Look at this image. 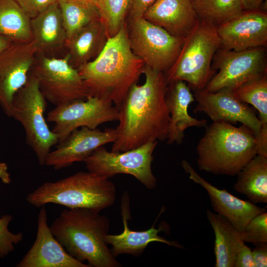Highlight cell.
I'll return each mask as SVG.
<instances>
[{
    "label": "cell",
    "instance_id": "obj_1",
    "mask_svg": "<svg viewBox=\"0 0 267 267\" xmlns=\"http://www.w3.org/2000/svg\"><path fill=\"white\" fill-rule=\"evenodd\" d=\"M143 84H134L118 106L119 123L111 151L124 152L167 138L170 114L164 73L145 66Z\"/></svg>",
    "mask_w": 267,
    "mask_h": 267
},
{
    "label": "cell",
    "instance_id": "obj_2",
    "mask_svg": "<svg viewBox=\"0 0 267 267\" xmlns=\"http://www.w3.org/2000/svg\"><path fill=\"white\" fill-rule=\"evenodd\" d=\"M145 67L131 49L125 23L116 35L108 39L96 58L77 69L88 97L108 100L118 106L137 83Z\"/></svg>",
    "mask_w": 267,
    "mask_h": 267
},
{
    "label": "cell",
    "instance_id": "obj_3",
    "mask_svg": "<svg viewBox=\"0 0 267 267\" xmlns=\"http://www.w3.org/2000/svg\"><path fill=\"white\" fill-rule=\"evenodd\" d=\"M99 213L86 208H68L49 227L66 252L78 261H86L90 267H121L105 240L110 221Z\"/></svg>",
    "mask_w": 267,
    "mask_h": 267
},
{
    "label": "cell",
    "instance_id": "obj_4",
    "mask_svg": "<svg viewBox=\"0 0 267 267\" xmlns=\"http://www.w3.org/2000/svg\"><path fill=\"white\" fill-rule=\"evenodd\" d=\"M200 171L214 175L236 176L257 155L256 137L247 126L225 122L207 126L196 147Z\"/></svg>",
    "mask_w": 267,
    "mask_h": 267
},
{
    "label": "cell",
    "instance_id": "obj_5",
    "mask_svg": "<svg viewBox=\"0 0 267 267\" xmlns=\"http://www.w3.org/2000/svg\"><path fill=\"white\" fill-rule=\"evenodd\" d=\"M115 199L114 184L109 178L89 171L44 182L26 197L27 201L36 207L54 203L98 212L113 205Z\"/></svg>",
    "mask_w": 267,
    "mask_h": 267
},
{
    "label": "cell",
    "instance_id": "obj_6",
    "mask_svg": "<svg viewBox=\"0 0 267 267\" xmlns=\"http://www.w3.org/2000/svg\"><path fill=\"white\" fill-rule=\"evenodd\" d=\"M221 46L217 28L198 19L185 37L180 52L164 73L168 84L180 80L192 90H203L213 77L211 63Z\"/></svg>",
    "mask_w": 267,
    "mask_h": 267
},
{
    "label": "cell",
    "instance_id": "obj_7",
    "mask_svg": "<svg viewBox=\"0 0 267 267\" xmlns=\"http://www.w3.org/2000/svg\"><path fill=\"white\" fill-rule=\"evenodd\" d=\"M46 105L38 80L30 71L26 84L14 96L10 117L23 126L27 142L41 165H44L51 147L59 142L57 135L49 129L44 119Z\"/></svg>",
    "mask_w": 267,
    "mask_h": 267
},
{
    "label": "cell",
    "instance_id": "obj_8",
    "mask_svg": "<svg viewBox=\"0 0 267 267\" xmlns=\"http://www.w3.org/2000/svg\"><path fill=\"white\" fill-rule=\"evenodd\" d=\"M126 23L133 53L146 66L166 72L178 57L185 38L174 36L143 17L127 18Z\"/></svg>",
    "mask_w": 267,
    "mask_h": 267
},
{
    "label": "cell",
    "instance_id": "obj_9",
    "mask_svg": "<svg viewBox=\"0 0 267 267\" xmlns=\"http://www.w3.org/2000/svg\"><path fill=\"white\" fill-rule=\"evenodd\" d=\"M70 60L68 53L58 58L38 52L31 69L45 99L56 106L88 97L78 70Z\"/></svg>",
    "mask_w": 267,
    "mask_h": 267
},
{
    "label": "cell",
    "instance_id": "obj_10",
    "mask_svg": "<svg viewBox=\"0 0 267 267\" xmlns=\"http://www.w3.org/2000/svg\"><path fill=\"white\" fill-rule=\"evenodd\" d=\"M157 141L124 152L108 151L101 146L85 160L89 172L107 178L119 174L131 175L148 189L156 186L151 169L153 153Z\"/></svg>",
    "mask_w": 267,
    "mask_h": 267
},
{
    "label": "cell",
    "instance_id": "obj_11",
    "mask_svg": "<svg viewBox=\"0 0 267 267\" xmlns=\"http://www.w3.org/2000/svg\"><path fill=\"white\" fill-rule=\"evenodd\" d=\"M212 70H219L204 90L214 92L223 89L234 90L243 84L267 74L265 47L241 51L218 49Z\"/></svg>",
    "mask_w": 267,
    "mask_h": 267
},
{
    "label": "cell",
    "instance_id": "obj_12",
    "mask_svg": "<svg viewBox=\"0 0 267 267\" xmlns=\"http://www.w3.org/2000/svg\"><path fill=\"white\" fill-rule=\"evenodd\" d=\"M109 100L89 96L56 106L47 114V120L54 123L52 131L59 142L73 131L82 127L95 129L101 124L118 120V110Z\"/></svg>",
    "mask_w": 267,
    "mask_h": 267
},
{
    "label": "cell",
    "instance_id": "obj_13",
    "mask_svg": "<svg viewBox=\"0 0 267 267\" xmlns=\"http://www.w3.org/2000/svg\"><path fill=\"white\" fill-rule=\"evenodd\" d=\"M37 53L32 41L13 43L0 53V106L9 117L14 96L26 84Z\"/></svg>",
    "mask_w": 267,
    "mask_h": 267
},
{
    "label": "cell",
    "instance_id": "obj_14",
    "mask_svg": "<svg viewBox=\"0 0 267 267\" xmlns=\"http://www.w3.org/2000/svg\"><path fill=\"white\" fill-rule=\"evenodd\" d=\"M197 105L194 113L203 112L213 122L231 124L240 123L249 128L257 137L262 125L248 104L241 101L232 90L223 89L214 92L193 90Z\"/></svg>",
    "mask_w": 267,
    "mask_h": 267
},
{
    "label": "cell",
    "instance_id": "obj_15",
    "mask_svg": "<svg viewBox=\"0 0 267 267\" xmlns=\"http://www.w3.org/2000/svg\"><path fill=\"white\" fill-rule=\"evenodd\" d=\"M216 28L220 49L237 51L267 45V13L260 8L243 10Z\"/></svg>",
    "mask_w": 267,
    "mask_h": 267
},
{
    "label": "cell",
    "instance_id": "obj_16",
    "mask_svg": "<svg viewBox=\"0 0 267 267\" xmlns=\"http://www.w3.org/2000/svg\"><path fill=\"white\" fill-rule=\"evenodd\" d=\"M116 129L107 128L103 131L82 127L73 131L58 142L56 149L49 153L44 165L59 170L77 162H84L96 149L113 142L117 138Z\"/></svg>",
    "mask_w": 267,
    "mask_h": 267
},
{
    "label": "cell",
    "instance_id": "obj_17",
    "mask_svg": "<svg viewBox=\"0 0 267 267\" xmlns=\"http://www.w3.org/2000/svg\"><path fill=\"white\" fill-rule=\"evenodd\" d=\"M38 216L36 240L17 267H90L69 255L52 234L47 214L42 207Z\"/></svg>",
    "mask_w": 267,
    "mask_h": 267
},
{
    "label": "cell",
    "instance_id": "obj_18",
    "mask_svg": "<svg viewBox=\"0 0 267 267\" xmlns=\"http://www.w3.org/2000/svg\"><path fill=\"white\" fill-rule=\"evenodd\" d=\"M181 166L189 175V178L207 192L213 210L226 218L239 232H241L254 217L266 211L249 200L241 199L225 189L214 186L201 177L187 161L183 160Z\"/></svg>",
    "mask_w": 267,
    "mask_h": 267
},
{
    "label": "cell",
    "instance_id": "obj_19",
    "mask_svg": "<svg viewBox=\"0 0 267 267\" xmlns=\"http://www.w3.org/2000/svg\"><path fill=\"white\" fill-rule=\"evenodd\" d=\"M165 98L170 117L167 138L168 144H181L184 137V131L189 128L207 127L206 120L194 118L188 112L189 106L195 99L185 82L178 80L168 84Z\"/></svg>",
    "mask_w": 267,
    "mask_h": 267
},
{
    "label": "cell",
    "instance_id": "obj_20",
    "mask_svg": "<svg viewBox=\"0 0 267 267\" xmlns=\"http://www.w3.org/2000/svg\"><path fill=\"white\" fill-rule=\"evenodd\" d=\"M121 214L124 230L119 234H107L106 242L111 245L110 249L112 255L116 258L122 254H129L135 257L140 256L148 245L152 242L164 243L168 245L181 248L182 247L177 242L167 240L158 235L160 231L166 229V225L162 223L159 228L153 225L146 230H131L129 227L128 220L130 219V202L127 193H124L121 201Z\"/></svg>",
    "mask_w": 267,
    "mask_h": 267
},
{
    "label": "cell",
    "instance_id": "obj_21",
    "mask_svg": "<svg viewBox=\"0 0 267 267\" xmlns=\"http://www.w3.org/2000/svg\"><path fill=\"white\" fill-rule=\"evenodd\" d=\"M143 17L170 34L183 38L199 19L193 0H156Z\"/></svg>",
    "mask_w": 267,
    "mask_h": 267
},
{
    "label": "cell",
    "instance_id": "obj_22",
    "mask_svg": "<svg viewBox=\"0 0 267 267\" xmlns=\"http://www.w3.org/2000/svg\"><path fill=\"white\" fill-rule=\"evenodd\" d=\"M31 26L38 52L45 54L65 46L67 36L58 2L31 19Z\"/></svg>",
    "mask_w": 267,
    "mask_h": 267
},
{
    "label": "cell",
    "instance_id": "obj_23",
    "mask_svg": "<svg viewBox=\"0 0 267 267\" xmlns=\"http://www.w3.org/2000/svg\"><path fill=\"white\" fill-rule=\"evenodd\" d=\"M108 39L100 18L90 22L66 41L65 46L69 51L71 65L78 69L96 58L103 49Z\"/></svg>",
    "mask_w": 267,
    "mask_h": 267
},
{
    "label": "cell",
    "instance_id": "obj_24",
    "mask_svg": "<svg viewBox=\"0 0 267 267\" xmlns=\"http://www.w3.org/2000/svg\"><path fill=\"white\" fill-rule=\"evenodd\" d=\"M207 219L215 234L216 267H234L237 253L245 243L239 232L225 217L206 211Z\"/></svg>",
    "mask_w": 267,
    "mask_h": 267
},
{
    "label": "cell",
    "instance_id": "obj_25",
    "mask_svg": "<svg viewBox=\"0 0 267 267\" xmlns=\"http://www.w3.org/2000/svg\"><path fill=\"white\" fill-rule=\"evenodd\" d=\"M237 176L236 192L253 203H267V157L257 155Z\"/></svg>",
    "mask_w": 267,
    "mask_h": 267
},
{
    "label": "cell",
    "instance_id": "obj_26",
    "mask_svg": "<svg viewBox=\"0 0 267 267\" xmlns=\"http://www.w3.org/2000/svg\"><path fill=\"white\" fill-rule=\"evenodd\" d=\"M0 36L14 43L32 41L31 19L15 0H0Z\"/></svg>",
    "mask_w": 267,
    "mask_h": 267
},
{
    "label": "cell",
    "instance_id": "obj_27",
    "mask_svg": "<svg viewBox=\"0 0 267 267\" xmlns=\"http://www.w3.org/2000/svg\"><path fill=\"white\" fill-rule=\"evenodd\" d=\"M58 2L67 40L73 38L92 21L100 18L98 9L94 4L76 0H59Z\"/></svg>",
    "mask_w": 267,
    "mask_h": 267
},
{
    "label": "cell",
    "instance_id": "obj_28",
    "mask_svg": "<svg viewBox=\"0 0 267 267\" xmlns=\"http://www.w3.org/2000/svg\"><path fill=\"white\" fill-rule=\"evenodd\" d=\"M198 18L216 27L244 10L240 0H193Z\"/></svg>",
    "mask_w": 267,
    "mask_h": 267
},
{
    "label": "cell",
    "instance_id": "obj_29",
    "mask_svg": "<svg viewBox=\"0 0 267 267\" xmlns=\"http://www.w3.org/2000/svg\"><path fill=\"white\" fill-rule=\"evenodd\" d=\"M241 101L253 106L262 126L267 125V75L249 81L232 91Z\"/></svg>",
    "mask_w": 267,
    "mask_h": 267
},
{
    "label": "cell",
    "instance_id": "obj_30",
    "mask_svg": "<svg viewBox=\"0 0 267 267\" xmlns=\"http://www.w3.org/2000/svg\"><path fill=\"white\" fill-rule=\"evenodd\" d=\"M131 0H98L96 7L108 38L116 35L126 23Z\"/></svg>",
    "mask_w": 267,
    "mask_h": 267
},
{
    "label": "cell",
    "instance_id": "obj_31",
    "mask_svg": "<svg viewBox=\"0 0 267 267\" xmlns=\"http://www.w3.org/2000/svg\"><path fill=\"white\" fill-rule=\"evenodd\" d=\"M240 234L245 243H251L254 245L267 243V211L254 217Z\"/></svg>",
    "mask_w": 267,
    "mask_h": 267
},
{
    "label": "cell",
    "instance_id": "obj_32",
    "mask_svg": "<svg viewBox=\"0 0 267 267\" xmlns=\"http://www.w3.org/2000/svg\"><path fill=\"white\" fill-rule=\"evenodd\" d=\"M12 217L5 214L0 217V258L7 256L14 250V247L23 240L22 232L14 233L10 232L8 226L12 220Z\"/></svg>",
    "mask_w": 267,
    "mask_h": 267
},
{
    "label": "cell",
    "instance_id": "obj_33",
    "mask_svg": "<svg viewBox=\"0 0 267 267\" xmlns=\"http://www.w3.org/2000/svg\"><path fill=\"white\" fill-rule=\"evenodd\" d=\"M28 16L32 19L58 0H15Z\"/></svg>",
    "mask_w": 267,
    "mask_h": 267
},
{
    "label": "cell",
    "instance_id": "obj_34",
    "mask_svg": "<svg viewBox=\"0 0 267 267\" xmlns=\"http://www.w3.org/2000/svg\"><path fill=\"white\" fill-rule=\"evenodd\" d=\"M234 267H256L252 250L245 243L237 253Z\"/></svg>",
    "mask_w": 267,
    "mask_h": 267
},
{
    "label": "cell",
    "instance_id": "obj_35",
    "mask_svg": "<svg viewBox=\"0 0 267 267\" xmlns=\"http://www.w3.org/2000/svg\"><path fill=\"white\" fill-rule=\"evenodd\" d=\"M156 0H131V5L127 18L143 17L145 12Z\"/></svg>",
    "mask_w": 267,
    "mask_h": 267
},
{
    "label": "cell",
    "instance_id": "obj_36",
    "mask_svg": "<svg viewBox=\"0 0 267 267\" xmlns=\"http://www.w3.org/2000/svg\"><path fill=\"white\" fill-rule=\"evenodd\" d=\"M252 250L253 257L256 267L267 266V243L255 245Z\"/></svg>",
    "mask_w": 267,
    "mask_h": 267
},
{
    "label": "cell",
    "instance_id": "obj_37",
    "mask_svg": "<svg viewBox=\"0 0 267 267\" xmlns=\"http://www.w3.org/2000/svg\"><path fill=\"white\" fill-rule=\"evenodd\" d=\"M256 149L257 155L267 157V125L262 126L256 137Z\"/></svg>",
    "mask_w": 267,
    "mask_h": 267
},
{
    "label": "cell",
    "instance_id": "obj_38",
    "mask_svg": "<svg viewBox=\"0 0 267 267\" xmlns=\"http://www.w3.org/2000/svg\"><path fill=\"white\" fill-rule=\"evenodd\" d=\"M244 10L260 9L265 0H240Z\"/></svg>",
    "mask_w": 267,
    "mask_h": 267
},
{
    "label": "cell",
    "instance_id": "obj_39",
    "mask_svg": "<svg viewBox=\"0 0 267 267\" xmlns=\"http://www.w3.org/2000/svg\"><path fill=\"white\" fill-rule=\"evenodd\" d=\"M0 179L4 184H9L11 181L7 166L3 162H0Z\"/></svg>",
    "mask_w": 267,
    "mask_h": 267
},
{
    "label": "cell",
    "instance_id": "obj_40",
    "mask_svg": "<svg viewBox=\"0 0 267 267\" xmlns=\"http://www.w3.org/2000/svg\"><path fill=\"white\" fill-rule=\"evenodd\" d=\"M14 43L9 39L0 36V53L6 49Z\"/></svg>",
    "mask_w": 267,
    "mask_h": 267
},
{
    "label": "cell",
    "instance_id": "obj_41",
    "mask_svg": "<svg viewBox=\"0 0 267 267\" xmlns=\"http://www.w3.org/2000/svg\"><path fill=\"white\" fill-rule=\"evenodd\" d=\"M79 0L82 2L94 4L96 6V4L98 1V0Z\"/></svg>",
    "mask_w": 267,
    "mask_h": 267
},
{
    "label": "cell",
    "instance_id": "obj_42",
    "mask_svg": "<svg viewBox=\"0 0 267 267\" xmlns=\"http://www.w3.org/2000/svg\"></svg>",
    "mask_w": 267,
    "mask_h": 267
}]
</instances>
